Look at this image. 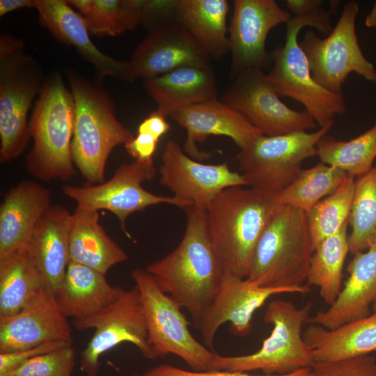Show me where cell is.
<instances>
[{
	"mask_svg": "<svg viewBox=\"0 0 376 376\" xmlns=\"http://www.w3.org/2000/svg\"><path fill=\"white\" fill-rule=\"evenodd\" d=\"M177 247L146 269L160 289L190 313L198 327L224 275L209 233L206 209L191 205Z\"/></svg>",
	"mask_w": 376,
	"mask_h": 376,
	"instance_id": "6da1fadb",
	"label": "cell"
},
{
	"mask_svg": "<svg viewBox=\"0 0 376 376\" xmlns=\"http://www.w3.org/2000/svg\"><path fill=\"white\" fill-rule=\"evenodd\" d=\"M280 205L276 194L235 186L221 191L206 207L224 275L248 277L257 242Z\"/></svg>",
	"mask_w": 376,
	"mask_h": 376,
	"instance_id": "7a4b0ae2",
	"label": "cell"
},
{
	"mask_svg": "<svg viewBox=\"0 0 376 376\" xmlns=\"http://www.w3.org/2000/svg\"><path fill=\"white\" fill-rule=\"evenodd\" d=\"M314 249L306 212L281 204L257 242L246 279L258 287L306 295L310 287L304 283Z\"/></svg>",
	"mask_w": 376,
	"mask_h": 376,
	"instance_id": "3957f363",
	"label": "cell"
},
{
	"mask_svg": "<svg viewBox=\"0 0 376 376\" xmlns=\"http://www.w3.org/2000/svg\"><path fill=\"white\" fill-rule=\"evenodd\" d=\"M66 77L75 102L72 160L87 182L100 184L112 150L134 135L117 119L114 104L104 88L72 70L66 71Z\"/></svg>",
	"mask_w": 376,
	"mask_h": 376,
	"instance_id": "277c9868",
	"label": "cell"
},
{
	"mask_svg": "<svg viewBox=\"0 0 376 376\" xmlns=\"http://www.w3.org/2000/svg\"><path fill=\"white\" fill-rule=\"evenodd\" d=\"M75 102L62 77L53 72L45 79L29 122L33 145L26 156V168L45 182L67 181L76 175L71 144Z\"/></svg>",
	"mask_w": 376,
	"mask_h": 376,
	"instance_id": "5b68a950",
	"label": "cell"
},
{
	"mask_svg": "<svg viewBox=\"0 0 376 376\" xmlns=\"http://www.w3.org/2000/svg\"><path fill=\"white\" fill-rule=\"evenodd\" d=\"M311 303L298 308L292 302L278 299L270 301L264 314L265 323L272 326L269 336L259 350L239 356L216 354L211 370L250 372L284 375L311 368L315 361L306 343L302 327L311 318Z\"/></svg>",
	"mask_w": 376,
	"mask_h": 376,
	"instance_id": "8992f818",
	"label": "cell"
},
{
	"mask_svg": "<svg viewBox=\"0 0 376 376\" xmlns=\"http://www.w3.org/2000/svg\"><path fill=\"white\" fill-rule=\"evenodd\" d=\"M24 42L8 33L0 36V161L8 163L21 155L31 137L28 112L41 91V70L24 51Z\"/></svg>",
	"mask_w": 376,
	"mask_h": 376,
	"instance_id": "52a82bcc",
	"label": "cell"
},
{
	"mask_svg": "<svg viewBox=\"0 0 376 376\" xmlns=\"http://www.w3.org/2000/svg\"><path fill=\"white\" fill-rule=\"evenodd\" d=\"M333 125L329 122L313 132L260 135L236 156L248 186L271 194L285 189L302 171L303 162L317 155L318 142Z\"/></svg>",
	"mask_w": 376,
	"mask_h": 376,
	"instance_id": "ba28073f",
	"label": "cell"
},
{
	"mask_svg": "<svg viewBox=\"0 0 376 376\" xmlns=\"http://www.w3.org/2000/svg\"><path fill=\"white\" fill-rule=\"evenodd\" d=\"M131 276L140 293L148 341L156 357L171 354L182 359L194 371L211 370L216 353L193 336L182 308L160 289L146 269H135Z\"/></svg>",
	"mask_w": 376,
	"mask_h": 376,
	"instance_id": "9c48e42d",
	"label": "cell"
},
{
	"mask_svg": "<svg viewBox=\"0 0 376 376\" xmlns=\"http://www.w3.org/2000/svg\"><path fill=\"white\" fill-rule=\"evenodd\" d=\"M311 26L308 20L294 17L287 23L285 43L271 54L274 65L266 75L279 96L301 103L316 124L322 127L334 121L336 115L347 109L343 94L331 92L313 78L307 57L299 45L300 30Z\"/></svg>",
	"mask_w": 376,
	"mask_h": 376,
	"instance_id": "30bf717a",
	"label": "cell"
},
{
	"mask_svg": "<svg viewBox=\"0 0 376 376\" xmlns=\"http://www.w3.org/2000/svg\"><path fill=\"white\" fill-rule=\"evenodd\" d=\"M359 11L357 2H347L326 38H320L314 31H308L299 42L313 79L334 93L342 94L343 84L351 72L376 84V70L364 56L356 33Z\"/></svg>",
	"mask_w": 376,
	"mask_h": 376,
	"instance_id": "8fae6325",
	"label": "cell"
},
{
	"mask_svg": "<svg viewBox=\"0 0 376 376\" xmlns=\"http://www.w3.org/2000/svg\"><path fill=\"white\" fill-rule=\"evenodd\" d=\"M79 331L95 332L81 353L80 370L86 376H97L100 357L123 343L134 345L146 359L157 358L148 341L143 304L138 288H123L118 297L105 308L86 317L73 320Z\"/></svg>",
	"mask_w": 376,
	"mask_h": 376,
	"instance_id": "7c38bea8",
	"label": "cell"
},
{
	"mask_svg": "<svg viewBox=\"0 0 376 376\" xmlns=\"http://www.w3.org/2000/svg\"><path fill=\"white\" fill-rule=\"evenodd\" d=\"M156 175L153 163L134 160L120 165L107 181L90 186H63V194L74 200L77 207L94 211H110L118 219L125 234L131 238L126 229V219L132 213L147 207L168 203L185 210L191 203L175 196H164L146 190L142 183L152 180Z\"/></svg>",
	"mask_w": 376,
	"mask_h": 376,
	"instance_id": "4fadbf2b",
	"label": "cell"
},
{
	"mask_svg": "<svg viewBox=\"0 0 376 376\" xmlns=\"http://www.w3.org/2000/svg\"><path fill=\"white\" fill-rule=\"evenodd\" d=\"M235 77L222 102L263 134L276 136L315 128L316 123L306 111L293 110L280 100L261 68L244 70Z\"/></svg>",
	"mask_w": 376,
	"mask_h": 376,
	"instance_id": "5bb4252c",
	"label": "cell"
},
{
	"mask_svg": "<svg viewBox=\"0 0 376 376\" xmlns=\"http://www.w3.org/2000/svg\"><path fill=\"white\" fill-rule=\"evenodd\" d=\"M159 171L160 183L173 196L205 209L223 190L248 186L242 174L233 171L227 163L203 164L187 155L173 140L164 148Z\"/></svg>",
	"mask_w": 376,
	"mask_h": 376,
	"instance_id": "9a60e30c",
	"label": "cell"
},
{
	"mask_svg": "<svg viewBox=\"0 0 376 376\" xmlns=\"http://www.w3.org/2000/svg\"><path fill=\"white\" fill-rule=\"evenodd\" d=\"M291 18L274 0H235L228 26L233 75L249 68L262 69L271 58L265 47L269 32Z\"/></svg>",
	"mask_w": 376,
	"mask_h": 376,
	"instance_id": "2e32d148",
	"label": "cell"
},
{
	"mask_svg": "<svg viewBox=\"0 0 376 376\" xmlns=\"http://www.w3.org/2000/svg\"><path fill=\"white\" fill-rule=\"evenodd\" d=\"M210 59L186 29L173 19L150 28L128 62L134 80L184 66L209 64Z\"/></svg>",
	"mask_w": 376,
	"mask_h": 376,
	"instance_id": "e0dca14e",
	"label": "cell"
},
{
	"mask_svg": "<svg viewBox=\"0 0 376 376\" xmlns=\"http://www.w3.org/2000/svg\"><path fill=\"white\" fill-rule=\"evenodd\" d=\"M293 293L283 288H261L246 279L224 275L218 290L198 325L206 347H212L219 327L226 322L238 336L247 335L254 313L272 296Z\"/></svg>",
	"mask_w": 376,
	"mask_h": 376,
	"instance_id": "ac0fdd59",
	"label": "cell"
},
{
	"mask_svg": "<svg viewBox=\"0 0 376 376\" xmlns=\"http://www.w3.org/2000/svg\"><path fill=\"white\" fill-rule=\"evenodd\" d=\"M171 117L187 132L184 152L196 160L210 156L200 150L196 144L209 136L229 137L243 150L263 134L239 112L217 99L185 107Z\"/></svg>",
	"mask_w": 376,
	"mask_h": 376,
	"instance_id": "d6986e66",
	"label": "cell"
},
{
	"mask_svg": "<svg viewBox=\"0 0 376 376\" xmlns=\"http://www.w3.org/2000/svg\"><path fill=\"white\" fill-rule=\"evenodd\" d=\"M35 8L39 20L59 41L72 45L93 65L100 79L107 76L131 82L133 80L128 61L106 55L93 43L85 19L67 1L36 0Z\"/></svg>",
	"mask_w": 376,
	"mask_h": 376,
	"instance_id": "ffe728a7",
	"label": "cell"
},
{
	"mask_svg": "<svg viewBox=\"0 0 376 376\" xmlns=\"http://www.w3.org/2000/svg\"><path fill=\"white\" fill-rule=\"evenodd\" d=\"M71 219L72 213L64 207L51 205L37 224L26 249L51 299H55L70 263Z\"/></svg>",
	"mask_w": 376,
	"mask_h": 376,
	"instance_id": "44dd1931",
	"label": "cell"
},
{
	"mask_svg": "<svg viewBox=\"0 0 376 376\" xmlns=\"http://www.w3.org/2000/svg\"><path fill=\"white\" fill-rule=\"evenodd\" d=\"M347 272L348 279L335 301L311 316L308 322L334 329L370 314L376 301V244L354 254Z\"/></svg>",
	"mask_w": 376,
	"mask_h": 376,
	"instance_id": "7402d4cb",
	"label": "cell"
},
{
	"mask_svg": "<svg viewBox=\"0 0 376 376\" xmlns=\"http://www.w3.org/2000/svg\"><path fill=\"white\" fill-rule=\"evenodd\" d=\"M51 207L49 189L32 180L12 187L0 205V258L25 250L35 228Z\"/></svg>",
	"mask_w": 376,
	"mask_h": 376,
	"instance_id": "603a6c76",
	"label": "cell"
},
{
	"mask_svg": "<svg viewBox=\"0 0 376 376\" xmlns=\"http://www.w3.org/2000/svg\"><path fill=\"white\" fill-rule=\"evenodd\" d=\"M71 340L72 331L67 318L54 299L47 297L14 315L0 318V353Z\"/></svg>",
	"mask_w": 376,
	"mask_h": 376,
	"instance_id": "cb8c5ba5",
	"label": "cell"
},
{
	"mask_svg": "<svg viewBox=\"0 0 376 376\" xmlns=\"http://www.w3.org/2000/svg\"><path fill=\"white\" fill-rule=\"evenodd\" d=\"M144 81L156 111L165 117L185 107L217 99L216 79L209 64L178 68Z\"/></svg>",
	"mask_w": 376,
	"mask_h": 376,
	"instance_id": "d4e9b609",
	"label": "cell"
},
{
	"mask_svg": "<svg viewBox=\"0 0 376 376\" xmlns=\"http://www.w3.org/2000/svg\"><path fill=\"white\" fill-rule=\"evenodd\" d=\"M123 288L112 286L105 274L70 261L55 301L66 318L73 320L90 315L113 303Z\"/></svg>",
	"mask_w": 376,
	"mask_h": 376,
	"instance_id": "484cf974",
	"label": "cell"
},
{
	"mask_svg": "<svg viewBox=\"0 0 376 376\" xmlns=\"http://www.w3.org/2000/svg\"><path fill=\"white\" fill-rule=\"evenodd\" d=\"M84 17L90 35L116 36L157 17L159 0H70Z\"/></svg>",
	"mask_w": 376,
	"mask_h": 376,
	"instance_id": "4316f807",
	"label": "cell"
},
{
	"mask_svg": "<svg viewBox=\"0 0 376 376\" xmlns=\"http://www.w3.org/2000/svg\"><path fill=\"white\" fill-rule=\"evenodd\" d=\"M97 211L77 207L69 233L70 261L104 274L113 266L127 260L126 252L106 233Z\"/></svg>",
	"mask_w": 376,
	"mask_h": 376,
	"instance_id": "83f0119b",
	"label": "cell"
},
{
	"mask_svg": "<svg viewBox=\"0 0 376 376\" xmlns=\"http://www.w3.org/2000/svg\"><path fill=\"white\" fill-rule=\"evenodd\" d=\"M303 334L315 362L369 354L376 350V312L334 329L311 324Z\"/></svg>",
	"mask_w": 376,
	"mask_h": 376,
	"instance_id": "f1b7e54d",
	"label": "cell"
},
{
	"mask_svg": "<svg viewBox=\"0 0 376 376\" xmlns=\"http://www.w3.org/2000/svg\"><path fill=\"white\" fill-rule=\"evenodd\" d=\"M47 297L41 276L26 249L0 258V318L14 315Z\"/></svg>",
	"mask_w": 376,
	"mask_h": 376,
	"instance_id": "f546056e",
	"label": "cell"
},
{
	"mask_svg": "<svg viewBox=\"0 0 376 376\" xmlns=\"http://www.w3.org/2000/svg\"><path fill=\"white\" fill-rule=\"evenodd\" d=\"M230 10L226 0H178L175 20L191 34L210 58H219L229 51Z\"/></svg>",
	"mask_w": 376,
	"mask_h": 376,
	"instance_id": "4dcf8cb0",
	"label": "cell"
},
{
	"mask_svg": "<svg viewBox=\"0 0 376 376\" xmlns=\"http://www.w3.org/2000/svg\"><path fill=\"white\" fill-rule=\"evenodd\" d=\"M348 225L347 221L336 233L318 244L310 262L306 282L319 288L321 297L329 306L341 290L343 265L350 252Z\"/></svg>",
	"mask_w": 376,
	"mask_h": 376,
	"instance_id": "1f68e13d",
	"label": "cell"
},
{
	"mask_svg": "<svg viewBox=\"0 0 376 376\" xmlns=\"http://www.w3.org/2000/svg\"><path fill=\"white\" fill-rule=\"evenodd\" d=\"M316 150L321 162L354 178L363 175L372 169L376 159V123L350 141L338 140L327 134L318 142Z\"/></svg>",
	"mask_w": 376,
	"mask_h": 376,
	"instance_id": "d6a6232c",
	"label": "cell"
},
{
	"mask_svg": "<svg viewBox=\"0 0 376 376\" xmlns=\"http://www.w3.org/2000/svg\"><path fill=\"white\" fill-rule=\"evenodd\" d=\"M347 175L344 171L321 162L302 169L295 180L276 196L280 204L306 212L337 189Z\"/></svg>",
	"mask_w": 376,
	"mask_h": 376,
	"instance_id": "836d02e7",
	"label": "cell"
},
{
	"mask_svg": "<svg viewBox=\"0 0 376 376\" xmlns=\"http://www.w3.org/2000/svg\"><path fill=\"white\" fill-rule=\"evenodd\" d=\"M348 224L352 254L367 250L376 244V163L363 175L357 177Z\"/></svg>",
	"mask_w": 376,
	"mask_h": 376,
	"instance_id": "e575fe53",
	"label": "cell"
},
{
	"mask_svg": "<svg viewBox=\"0 0 376 376\" xmlns=\"http://www.w3.org/2000/svg\"><path fill=\"white\" fill-rule=\"evenodd\" d=\"M354 183V178L347 174L337 189L306 212L315 247L323 240L336 233L348 221Z\"/></svg>",
	"mask_w": 376,
	"mask_h": 376,
	"instance_id": "d590c367",
	"label": "cell"
},
{
	"mask_svg": "<svg viewBox=\"0 0 376 376\" xmlns=\"http://www.w3.org/2000/svg\"><path fill=\"white\" fill-rule=\"evenodd\" d=\"M75 352L71 344L36 357L1 376H65L71 375Z\"/></svg>",
	"mask_w": 376,
	"mask_h": 376,
	"instance_id": "8d00e7d4",
	"label": "cell"
},
{
	"mask_svg": "<svg viewBox=\"0 0 376 376\" xmlns=\"http://www.w3.org/2000/svg\"><path fill=\"white\" fill-rule=\"evenodd\" d=\"M310 376H376V358L369 354L315 362Z\"/></svg>",
	"mask_w": 376,
	"mask_h": 376,
	"instance_id": "74e56055",
	"label": "cell"
},
{
	"mask_svg": "<svg viewBox=\"0 0 376 376\" xmlns=\"http://www.w3.org/2000/svg\"><path fill=\"white\" fill-rule=\"evenodd\" d=\"M285 2L287 10L294 17L309 21L312 27L324 34L332 31L330 13L321 8L322 1L287 0Z\"/></svg>",
	"mask_w": 376,
	"mask_h": 376,
	"instance_id": "f35d334b",
	"label": "cell"
},
{
	"mask_svg": "<svg viewBox=\"0 0 376 376\" xmlns=\"http://www.w3.org/2000/svg\"><path fill=\"white\" fill-rule=\"evenodd\" d=\"M311 368H304L284 375H251L248 372L228 370L194 371L187 370L168 364L153 367L143 376H310Z\"/></svg>",
	"mask_w": 376,
	"mask_h": 376,
	"instance_id": "ab89813d",
	"label": "cell"
},
{
	"mask_svg": "<svg viewBox=\"0 0 376 376\" xmlns=\"http://www.w3.org/2000/svg\"><path fill=\"white\" fill-rule=\"evenodd\" d=\"M70 344L71 342L52 341L33 347L0 353V376L17 368L24 363L36 357Z\"/></svg>",
	"mask_w": 376,
	"mask_h": 376,
	"instance_id": "60d3db41",
	"label": "cell"
},
{
	"mask_svg": "<svg viewBox=\"0 0 376 376\" xmlns=\"http://www.w3.org/2000/svg\"><path fill=\"white\" fill-rule=\"evenodd\" d=\"M159 140L150 134L137 132L125 144L127 153L136 161L153 163V155L155 152Z\"/></svg>",
	"mask_w": 376,
	"mask_h": 376,
	"instance_id": "b9f144b4",
	"label": "cell"
},
{
	"mask_svg": "<svg viewBox=\"0 0 376 376\" xmlns=\"http://www.w3.org/2000/svg\"><path fill=\"white\" fill-rule=\"evenodd\" d=\"M170 128L171 126L166 117L155 110L139 124L137 132L150 134L159 141Z\"/></svg>",
	"mask_w": 376,
	"mask_h": 376,
	"instance_id": "7bdbcfd3",
	"label": "cell"
},
{
	"mask_svg": "<svg viewBox=\"0 0 376 376\" xmlns=\"http://www.w3.org/2000/svg\"><path fill=\"white\" fill-rule=\"evenodd\" d=\"M36 0H1L0 17L7 13L23 8L36 7Z\"/></svg>",
	"mask_w": 376,
	"mask_h": 376,
	"instance_id": "ee69618b",
	"label": "cell"
},
{
	"mask_svg": "<svg viewBox=\"0 0 376 376\" xmlns=\"http://www.w3.org/2000/svg\"><path fill=\"white\" fill-rule=\"evenodd\" d=\"M365 24L367 27H376V1L371 11L366 15Z\"/></svg>",
	"mask_w": 376,
	"mask_h": 376,
	"instance_id": "f6af8a7d",
	"label": "cell"
},
{
	"mask_svg": "<svg viewBox=\"0 0 376 376\" xmlns=\"http://www.w3.org/2000/svg\"><path fill=\"white\" fill-rule=\"evenodd\" d=\"M372 310H373V312H376V301L373 305Z\"/></svg>",
	"mask_w": 376,
	"mask_h": 376,
	"instance_id": "bcb514c9",
	"label": "cell"
},
{
	"mask_svg": "<svg viewBox=\"0 0 376 376\" xmlns=\"http://www.w3.org/2000/svg\"><path fill=\"white\" fill-rule=\"evenodd\" d=\"M133 376H143L142 375H134Z\"/></svg>",
	"mask_w": 376,
	"mask_h": 376,
	"instance_id": "7dc6e473",
	"label": "cell"
},
{
	"mask_svg": "<svg viewBox=\"0 0 376 376\" xmlns=\"http://www.w3.org/2000/svg\"><path fill=\"white\" fill-rule=\"evenodd\" d=\"M65 376H72L71 375H65Z\"/></svg>",
	"mask_w": 376,
	"mask_h": 376,
	"instance_id": "c3c4849f",
	"label": "cell"
}]
</instances>
